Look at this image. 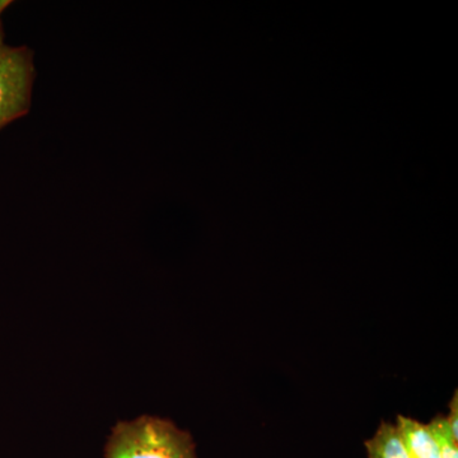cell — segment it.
I'll use <instances>...</instances> for the list:
<instances>
[{
  "mask_svg": "<svg viewBox=\"0 0 458 458\" xmlns=\"http://www.w3.org/2000/svg\"><path fill=\"white\" fill-rule=\"evenodd\" d=\"M35 74L29 47L0 45V131L29 113Z\"/></svg>",
  "mask_w": 458,
  "mask_h": 458,
  "instance_id": "2",
  "label": "cell"
},
{
  "mask_svg": "<svg viewBox=\"0 0 458 458\" xmlns=\"http://www.w3.org/2000/svg\"><path fill=\"white\" fill-rule=\"evenodd\" d=\"M396 428L410 458H439L438 445L428 424L399 415Z\"/></svg>",
  "mask_w": 458,
  "mask_h": 458,
  "instance_id": "3",
  "label": "cell"
},
{
  "mask_svg": "<svg viewBox=\"0 0 458 458\" xmlns=\"http://www.w3.org/2000/svg\"><path fill=\"white\" fill-rule=\"evenodd\" d=\"M369 458H410L396 426L382 421L375 436L366 442Z\"/></svg>",
  "mask_w": 458,
  "mask_h": 458,
  "instance_id": "4",
  "label": "cell"
},
{
  "mask_svg": "<svg viewBox=\"0 0 458 458\" xmlns=\"http://www.w3.org/2000/svg\"><path fill=\"white\" fill-rule=\"evenodd\" d=\"M9 4H11V2H8V0H0V17H2L3 12ZM3 44H4V31H3L2 20H0V45Z\"/></svg>",
  "mask_w": 458,
  "mask_h": 458,
  "instance_id": "7",
  "label": "cell"
},
{
  "mask_svg": "<svg viewBox=\"0 0 458 458\" xmlns=\"http://www.w3.org/2000/svg\"><path fill=\"white\" fill-rule=\"evenodd\" d=\"M105 458H198L188 432L171 421L140 417L119 423L108 437Z\"/></svg>",
  "mask_w": 458,
  "mask_h": 458,
  "instance_id": "1",
  "label": "cell"
},
{
  "mask_svg": "<svg viewBox=\"0 0 458 458\" xmlns=\"http://www.w3.org/2000/svg\"><path fill=\"white\" fill-rule=\"evenodd\" d=\"M428 427L438 445L439 458H458V438L452 434L447 419L437 415Z\"/></svg>",
  "mask_w": 458,
  "mask_h": 458,
  "instance_id": "5",
  "label": "cell"
},
{
  "mask_svg": "<svg viewBox=\"0 0 458 458\" xmlns=\"http://www.w3.org/2000/svg\"><path fill=\"white\" fill-rule=\"evenodd\" d=\"M448 427H450L452 434L458 438V394L457 391L454 394V399L451 401L450 415L447 418Z\"/></svg>",
  "mask_w": 458,
  "mask_h": 458,
  "instance_id": "6",
  "label": "cell"
}]
</instances>
